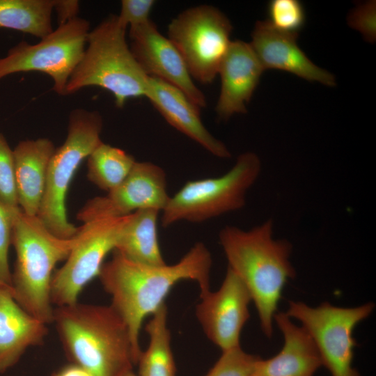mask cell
Returning <instances> with one entry per match:
<instances>
[{"instance_id": "cell-22", "label": "cell", "mask_w": 376, "mask_h": 376, "mask_svg": "<svg viewBox=\"0 0 376 376\" xmlns=\"http://www.w3.org/2000/svg\"><path fill=\"white\" fill-rule=\"evenodd\" d=\"M167 306L162 305L146 325L149 343L138 361V376H175V365L167 324Z\"/></svg>"}, {"instance_id": "cell-33", "label": "cell", "mask_w": 376, "mask_h": 376, "mask_svg": "<svg viewBox=\"0 0 376 376\" xmlns=\"http://www.w3.org/2000/svg\"><path fill=\"white\" fill-rule=\"evenodd\" d=\"M118 376H138L136 375L132 368L125 370V371L122 372L120 375Z\"/></svg>"}, {"instance_id": "cell-32", "label": "cell", "mask_w": 376, "mask_h": 376, "mask_svg": "<svg viewBox=\"0 0 376 376\" xmlns=\"http://www.w3.org/2000/svg\"><path fill=\"white\" fill-rule=\"evenodd\" d=\"M53 376H93L88 370L84 368L72 364L68 366L55 374Z\"/></svg>"}, {"instance_id": "cell-3", "label": "cell", "mask_w": 376, "mask_h": 376, "mask_svg": "<svg viewBox=\"0 0 376 376\" xmlns=\"http://www.w3.org/2000/svg\"><path fill=\"white\" fill-rule=\"evenodd\" d=\"M53 322L70 359L93 376H118L137 363L128 327L111 304L57 306Z\"/></svg>"}, {"instance_id": "cell-27", "label": "cell", "mask_w": 376, "mask_h": 376, "mask_svg": "<svg viewBox=\"0 0 376 376\" xmlns=\"http://www.w3.org/2000/svg\"><path fill=\"white\" fill-rule=\"evenodd\" d=\"M260 358L240 346L224 350L205 376H249Z\"/></svg>"}, {"instance_id": "cell-31", "label": "cell", "mask_w": 376, "mask_h": 376, "mask_svg": "<svg viewBox=\"0 0 376 376\" xmlns=\"http://www.w3.org/2000/svg\"><path fill=\"white\" fill-rule=\"evenodd\" d=\"M79 10L77 0H53V11H55L58 25L65 24L77 17Z\"/></svg>"}, {"instance_id": "cell-19", "label": "cell", "mask_w": 376, "mask_h": 376, "mask_svg": "<svg viewBox=\"0 0 376 376\" xmlns=\"http://www.w3.org/2000/svg\"><path fill=\"white\" fill-rule=\"evenodd\" d=\"M47 324L15 299L11 286L0 285V374L13 367L30 347L40 345Z\"/></svg>"}, {"instance_id": "cell-14", "label": "cell", "mask_w": 376, "mask_h": 376, "mask_svg": "<svg viewBox=\"0 0 376 376\" xmlns=\"http://www.w3.org/2000/svg\"><path fill=\"white\" fill-rule=\"evenodd\" d=\"M129 36L130 50L148 77L178 88L198 108L206 107L205 97L194 84L181 54L151 20L130 28Z\"/></svg>"}, {"instance_id": "cell-29", "label": "cell", "mask_w": 376, "mask_h": 376, "mask_svg": "<svg viewBox=\"0 0 376 376\" xmlns=\"http://www.w3.org/2000/svg\"><path fill=\"white\" fill-rule=\"evenodd\" d=\"M375 1L359 3L348 17L349 25L359 31L364 39L373 42L376 38Z\"/></svg>"}, {"instance_id": "cell-7", "label": "cell", "mask_w": 376, "mask_h": 376, "mask_svg": "<svg viewBox=\"0 0 376 376\" xmlns=\"http://www.w3.org/2000/svg\"><path fill=\"white\" fill-rule=\"evenodd\" d=\"M261 168L259 157L246 152L224 175L187 181L162 212V226L167 228L181 221L201 223L242 209Z\"/></svg>"}, {"instance_id": "cell-9", "label": "cell", "mask_w": 376, "mask_h": 376, "mask_svg": "<svg viewBox=\"0 0 376 376\" xmlns=\"http://www.w3.org/2000/svg\"><path fill=\"white\" fill-rule=\"evenodd\" d=\"M89 31L88 21L78 17L58 25L36 44L21 41L0 58V79L18 72H40L51 77L57 94L65 95L68 80L83 56Z\"/></svg>"}, {"instance_id": "cell-8", "label": "cell", "mask_w": 376, "mask_h": 376, "mask_svg": "<svg viewBox=\"0 0 376 376\" xmlns=\"http://www.w3.org/2000/svg\"><path fill=\"white\" fill-rule=\"evenodd\" d=\"M374 308L372 302L344 308L329 302L311 307L301 301H289L285 313L301 323L318 350L322 366L331 376H359L352 366L354 349L357 346L353 331Z\"/></svg>"}, {"instance_id": "cell-28", "label": "cell", "mask_w": 376, "mask_h": 376, "mask_svg": "<svg viewBox=\"0 0 376 376\" xmlns=\"http://www.w3.org/2000/svg\"><path fill=\"white\" fill-rule=\"evenodd\" d=\"M12 214L0 203V285L11 286L8 253L11 244Z\"/></svg>"}, {"instance_id": "cell-16", "label": "cell", "mask_w": 376, "mask_h": 376, "mask_svg": "<svg viewBox=\"0 0 376 376\" xmlns=\"http://www.w3.org/2000/svg\"><path fill=\"white\" fill-rule=\"evenodd\" d=\"M297 38L275 30L266 21H258L250 45L265 70L285 71L309 81L334 86V76L307 57L298 46Z\"/></svg>"}, {"instance_id": "cell-5", "label": "cell", "mask_w": 376, "mask_h": 376, "mask_svg": "<svg viewBox=\"0 0 376 376\" xmlns=\"http://www.w3.org/2000/svg\"><path fill=\"white\" fill-rule=\"evenodd\" d=\"M126 30L117 15H110L90 30L83 56L66 86L65 95L86 87H99L113 95L118 108H123L130 99L146 97L149 77L130 50Z\"/></svg>"}, {"instance_id": "cell-2", "label": "cell", "mask_w": 376, "mask_h": 376, "mask_svg": "<svg viewBox=\"0 0 376 376\" xmlns=\"http://www.w3.org/2000/svg\"><path fill=\"white\" fill-rule=\"evenodd\" d=\"M271 219L243 230L226 226L219 240L233 271L248 290L257 309L261 329L271 338L274 317L286 283L295 276L290 257L292 246L285 239L273 236Z\"/></svg>"}, {"instance_id": "cell-1", "label": "cell", "mask_w": 376, "mask_h": 376, "mask_svg": "<svg viewBox=\"0 0 376 376\" xmlns=\"http://www.w3.org/2000/svg\"><path fill=\"white\" fill-rule=\"evenodd\" d=\"M212 259L202 242L196 243L173 265H147L132 262L113 251L99 278L111 297V305L127 324L137 362L141 350L139 335L144 319L162 305L172 288L183 280L195 281L200 295L210 290Z\"/></svg>"}, {"instance_id": "cell-24", "label": "cell", "mask_w": 376, "mask_h": 376, "mask_svg": "<svg viewBox=\"0 0 376 376\" xmlns=\"http://www.w3.org/2000/svg\"><path fill=\"white\" fill-rule=\"evenodd\" d=\"M87 159L88 179L107 193L125 180L136 162L123 150L102 141Z\"/></svg>"}, {"instance_id": "cell-13", "label": "cell", "mask_w": 376, "mask_h": 376, "mask_svg": "<svg viewBox=\"0 0 376 376\" xmlns=\"http://www.w3.org/2000/svg\"><path fill=\"white\" fill-rule=\"evenodd\" d=\"M196 318L209 338L221 351L240 346L242 330L250 315L251 295L236 274L227 267L224 279L215 292L200 295Z\"/></svg>"}, {"instance_id": "cell-11", "label": "cell", "mask_w": 376, "mask_h": 376, "mask_svg": "<svg viewBox=\"0 0 376 376\" xmlns=\"http://www.w3.org/2000/svg\"><path fill=\"white\" fill-rule=\"evenodd\" d=\"M127 217L95 219L80 227L65 264L53 274L52 304L62 306L78 301L81 291L99 276L106 256L115 250Z\"/></svg>"}, {"instance_id": "cell-23", "label": "cell", "mask_w": 376, "mask_h": 376, "mask_svg": "<svg viewBox=\"0 0 376 376\" xmlns=\"http://www.w3.org/2000/svg\"><path fill=\"white\" fill-rule=\"evenodd\" d=\"M53 0H0V28L40 39L52 31Z\"/></svg>"}, {"instance_id": "cell-20", "label": "cell", "mask_w": 376, "mask_h": 376, "mask_svg": "<svg viewBox=\"0 0 376 376\" xmlns=\"http://www.w3.org/2000/svg\"><path fill=\"white\" fill-rule=\"evenodd\" d=\"M55 149L54 143L45 137L21 141L13 149L18 205L27 215L38 213Z\"/></svg>"}, {"instance_id": "cell-26", "label": "cell", "mask_w": 376, "mask_h": 376, "mask_svg": "<svg viewBox=\"0 0 376 376\" xmlns=\"http://www.w3.org/2000/svg\"><path fill=\"white\" fill-rule=\"evenodd\" d=\"M0 203L10 212L19 208L16 189L13 150L1 132Z\"/></svg>"}, {"instance_id": "cell-30", "label": "cell", "mask_w": 376, "mask_h": 376, "mask_svg": "<svg viewBox=\"0 0 376 376\" xmlns=\"http://www.w3.org/2000/svg\"><path fill=\"white\" fill-rule=\"evenodd\" d=\"M155 3L153 0H123L118 20L126 29L143 24L150 20V14Z\"/></svg>"}, {"instance_id": "cell-4", "label": "cell", "mask_w": 376, "mask_h": 376, "mask_svg": "<svg viewBox=\"0 0 376 376\" xmlns=\"http://www.w3.org/2000/svg\"><path fill=\"white\" fill-rule=\"evenodd\" d=\"M11 214V244L16 252L11 277L13 297L32 316L50 324L54 310L51 301L53 271L59 261L68 258L78 233L72 238H60L38 216L27 215L20 208Z\"/></svg>"}, {"instance_id": "cell-6", "label": "cell", "mask_w": 376, "mask_h": 376, "mask_svg": "<svg viewBox=\"0 0 376 376\" xmlns=\"http://www.w3.org/2000/svg\"><path fill=\"white\" fill-rule=\"evenodd\" d=\"M103 120L97 111L75 109L69 114L68 134L51 158L43 198L37 214L54 235L63 239L75 236L80 227L67 217L66 195L81 163L102 142Z\"/></svg>"}, {"instance_id": "cell-10", "label": "cell", "mask_w": 376, "mask_h": 376, "mask_svg": "<svg viewBox=\"0 0 376 376\" xmlns=\"http://www.w3.org/2000/svg\"><path fill=\"white\" fill-rule=\"evenodd\" d=\"M233 26L219 9L208 5L189 8L173 19L168 38L183 58L191 77L210 84L232 41Z\"/></svg>"}, {"instance_id": "cell-12", "label": "cell", "mask_w": 376, "mask_h": 376, "mask_svg": "<svg viewBox=\"0 0 376 376\" xmlns=\"http://www.w3.org/2000/svg\"><path fill=\"white\" fill-rule=\"evenodd\" d=\"M164 169L150 162H136L125 180L106 196L88 200L77 213L84 224L99 219L119 217L136 210L162 212L171 196Z\"/></svg>"}, {"instance_id": "cell-17", "label": "cell", "mask_w": 376, "mask_h": 376, "mask_svg": "<svg viewBox=\"0 0 376 376\" xmlns=\"http://www.w3.org/2000/svg\"><path fill=\"white\" fill-rule=\"evenodd\" d=\"M146 97L164 119L210 153L219 158H228L230 152L226 145L215 138L205 127L200 110L187 95L175 86L149 77Z\"/></svg>"}, {"instance_id": "cell-21", "label": "cell", "mask_w": 376, "mask_h": 376, "mask_svg": "<svg viewBox=\"0 0 376 376\" xmlns=\"http://www.w3.org/2000/svg\"><path fill=\"white\" fill-rule=\"evenodd\" d=\"M159 213L156 210L144 209L128 214L114 251L134 263L154 266L166 264L158 241Z\"/></svg>"}, {"instance_id": "cell-18", "label": "cell", "mask_w": 376, "mask_h": 376, "mask_svg": "<svg viewBox=\"0 0 376 376\" xmlns=\"http://www.w3.org/2000/svg\"><path fill=\"white\" fill-rule=\"evenodd\" d=\"M274 320L283 334V347L275 356L260 358L249 376H313L322 362L310 336L285 313L277 312Z\"/></svg>"}, {"instance_id": "cell-25", "label": "cell", "mask_w": 376, "mask_h": 376, "mask_svg": "<svg viewBox=\"0 0 376 376\" xmlns=\"http://www.w3.org/2000/svg\"><path fill=\"white\" fill-rule=\"evenodd\" d=\"M269 26L275 30L298 36L304 26L306 13L302 3L297 0H272L267 7Z\"/></svg>"}, {"instance_id": "cell-15", "label": "cell", "mask_w": 376, "mask_h": 376, "mask_svg": "<svg viewBox=\"0 0 376 376\" xmlns=\"http://www.w3.org/2000/svg\"><path fill=\"white\" fill-rule=\"evenodd\" d=\"M264 71L250 43L231 42L218 71L221 90L215 110L221 120L246 112V104Z\"/></svg>"}]
</instances>
